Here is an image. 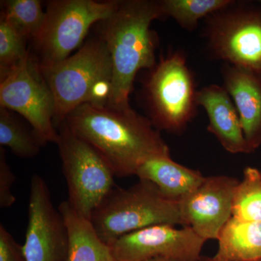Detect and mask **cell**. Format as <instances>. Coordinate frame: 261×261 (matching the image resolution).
<instances>
[{"mask_svg": "<svg viewBox=\"0 0 261 261\" xmlns=\"http://www.w3.org/2000/svg\"><path fill=\"white\" fill-rule=\"evenodd\" d=\"M205 20L213 56L261 73V10L233 1Z\"/></svg>", "mask_w": 261, "mask_h": 261, "instance_id": "9", "label": "cell"}, {"mask_svg": "<svg viewBox=\"0 0 261 261\" xmlns=\"http://www.w3.org/2000/svg\"><path fill=\"white\" fill-rule=\"evenodd\" d=\"M41 69L54 97L55 119L58 123L82 105L107 106L113 66L107 45L100 37L89 39L64 61Z\"/></svg>", "mask_w": 261, "mask_h": 261, "instance_id": "3", "label": "cell"}, {"mask_svg": "<svg viewBox=\"0 0 261 261\" xmlns=\"http://www.w3.org/2000/svg\"><path fill=\"white\" fill-rule=\"evenodd\" d=\"M232 218L243 221H261V171L247 167L233 195Z\"/></svg>", "mask_w": 261, "mask_h": 261, "instance_id": "21", "label": "cell"}, {"mask_svg": "<svg viewBox=\"0 0 261 261\" xmlns=\"http://www.w3.org/2000/svg\"><path fill=\"white\" fill-rule=\"evenodd\" d=\"M233 0H163V16L170 17L187 31L197 28L199 21L231 4Z\"/></svg>", "mask_w": 261, "mask_h": 261, "instance_id": "19", "label": "cell"}, {"mask_svg": "<svg viewBox=\"0 0 261 261\" xmlns=\"http://www.w3.org/2000/svg\"><path fill=\"white\" fill-rule=\"evenodd\" d=\"M68 228L56 210L47 183L39 175L31 179L29 223L23 245L27 261H67Z\"/></svg>", "mask_w": 261, "mask_h": 261, "instance_id": "10", "label": "cell"}, {"mask_svg": "<svg viewBox=\"0 0 261 261\" xmlns=\"http://www.w3.org/2000/svg\"><path fill=\"white\" fill-rule=\"evenodd\" d=\"M90 220L99 238L108 245L123 235L149 226H185L179 202L144 179L128 188L114 187Z\"/></svg>", "mask_w": 261, "mask_h": 261, "instance_id": "4", "label": "cell"}, {"mask_svg": "<svg viewBox=\"0 0 261 261\" xmlns=\"http://www.w3.org/2000/svg\"><path fill=\"white\" fill-rule=\"evenodd\" d=\"M69 237L67 261H117L109 245L101 240L90 219L78 214L68 201L58 206Z\"/></svg>", "mask_w": 261, "mask_h": 261, "instance_id": "16", "label": "cell"}, {"mask_svg": "<svg viewBox=\"0 0 261 261\" xmlns=\"http://www.w3.org/2000/svg\"><path fill=\"white\" fill-rule=\"evenodd\" d=\"M240 180L219 175L207 176L197 189L179 202L185 226L201 238L218 240L232 217L233 195Z\"/></svg>", "mask_w": 261, "mask_h": 261, "instance_id": "12", "label": "cell"}, {"mask_svg": "<svg viewBox=\"0 0 261 261\" xmlns=\"http://www.w3.org/2000/svg\"><path fill=\"white\" fill-rule=\"evenodd\" d=\"M215 261L261 260V221H243L231 217L218 238Z\"/></svg>", "mask_w": 261, "mask_h": 261, "instance_id": "17", "label": "cell"}, {"mask_svg": "<svg viewBox=\"0 0 261 261\" xmlns=\"http://www.w3.org/2000/svg\"><path fill=\"white\" fill-rule=\"evenodd\" d=\"M147 261H183L179 260H176V259L172 258H166V257H159V258H154L152 259V260H149Z\"/></svg>", "mask_w": 261, "mask_h": 261, "instance_id": "25", "label": "cell"}, {"mask_svg": "<svg viewBox=\"0 0 261 261\" xmlns=\"http://www.w3.org/2000/svg\"><path fill=\"white\" fill-rule=\"evenodd\" d=\"M162 17L160 1L126 0L120 1L116 12L101 22L100 37L107 45L113 66L108 107L130 108L136 75L157 64V39L150 25Z\"/></svg>", "mask_w": 261, "mask_h": 261, "instance_id": "2", "label": "cell"}, {"mask_svg": "<svg viewBox=\"0 0 261 261\" xmlns=\"http://www.w3.org/2000/svg\"><path fill=\"white\" fill-rule=\"evenodd\" d=\"M144 85L149 119L154 128L168 133L183 132L197 113L195 77L181 51L162 57Z\"/></svg>", "mask_w": 261, "mask_h": 261, "instance_id": "5", "label": "cell"}, {"mask_svg": "<svg viewBox=\"0 0 261 261\" xmlns=\"http://www.w3.org/2000/svg\"><path fill=\"white\" fill-rule=\"evenodd\" d=\"M135 176L152 182L165 195L178 202L195 191L205 178L200 171L175 162L171 155L147 160L141 165Z\"/></svg>", "mask_w": 261, "mask_h": 261, "instance_id": "15", "label": "cell"}, {"mask_svg": "<svg viewBox=\"0 0 261 261\" xmlns=\"http://www.w3.org/2000/svg\"><path fill=\"white\" fill-rule=\"evenodd\" d=\"M0 261H27L20 245L4 225H0Z\"/></svg>", "mask_w": 261, "mask_h": 261, "instance_id": "24", "label": "cell"}, {"mask_svg": "<svg viewBox=\"0 0 261 261\" xmlns=\"http://www.w3.org/2000/svg\"><path fill=\"white\" fill-rule=\"evenodd\" d=\"M0 145L22 159L35 157L43 146L34 130L27 129L10 110L3 107H0Z\"/></svg>", "mask_w": 261, "mask_h": 261, "instance_id": "18", "label": "cell"}, {"mask_svg": "<svg viewBox=\"0 0 261 261\" xmlns=\"http://www.w3.org/2000/svg\"><path fill=\"white\" fill-rule=\"evenodd\" d=\"M222 75L251 153L261 145V73L226 63Z\"/></svg>", "mask_w": 261, "mask_h": 261, "instance_id": "13", "label": "cell"}, {"mask_svg": "<svg viewBox=\"0 0 261 261\" xmlns=\"http://www.w3.org/2000/svg\"><path fill=\"white\" fill-rule=\"evenodd\" d=\"M15 176L6 159L5 149L0 148V207L8 208L11 207L16 201L13 195V187L14 185Z\"/></svg>", "mask_w": 261, "mask_h": 261, "instance_id": "23", "label": "cell"}, {"mask_svg": "<svg viewBox=\"0 0 261 261\" xmlns=\"http://www.w3.org/2000/svg\"><path fill=\"white\" fill-rule=\"evenodd\" d=\"M196 100L208 117L207 130L227 152L250 153L238 111L224 86H206L197 90Z\"/></svg>", "mask_w": 261, "mask_h": 261, "instance_id": "14", "label": "cell"}, {"mask_svg": "<svg viewBox=\"0 0 261 261\" xmlns=\"http://www.w3.org/2000/svg\"><path fill=\"white\" fill-rule=\"evenodd\" d=\"M63 121L97 149L117 177L136 175L141 165L152 158L171 155L167 144L149 118L130 107L116 109L84 104Z\"/></svg>", "mask_w": 261, "mask_h": 261, "instance_id": "1", "label": "cell"}, {"mask_svg": "<svg viewBox=\"0 0 261 261\" xmlns=\"http://www.w3.org/2000/svg\"><path fill=\"white\" fill-rule=\"evenodd\" d=\"M260 3H261V2H260Z\"/></svg>", "mask_w": 261, "mask_h": 261, "instance_id": "27", "label": "cell"}, {"mask_svg": "<svg viewBox=\"0 0 261 261\" xmlns=\"http://www.w3.org/2000/svg\"><path fill=\"white\" fill-rule=\"evenodd\" d=\"M27 41L0 15V79L4 78L28 54Z\"/></svg>", "mask_w": 261, "mask_h": 261, "instance_id": "22", "label": "cell"}, {"mask_svg": "<svg viewBox=\"0 0 261 261\" xmlns=\"http://www.w3.org/2000/svg\"><path fill=\"white\" fill-rule=\"evenodd\" d=\"M205 242L190 226L163 224L126 233L109 246L117 261H147L159 257L200 261Z\"/></svg>", "mask_w": 261, "mask_h": 261, "instance_id": "11", "label": "cell"}, {"mask_svg": "<svg viewBox=\"0 0 261 261\" xmlns=\"http://www.w3.org/2000/svg\"><path fill=\"white\" fill-rule=\"evenodd\" d=\"M58 143L70 205L90 219L115 187L112 169L92 145L75 135L64 121L60 123Z\"/></svg>", "mask_w": 261, "mask_h": 261, "instance_id": "7", "label": "cell"}, {"mask_svg": "<svg viewBox=\"0 0 261 261\" xmlns=\"http://www.w3.org/2000/svg\"><path fill=\"white\" fill-rule=\"evenodd\" d=\"M1 16L27 40H34L40 32L45 12L39 0H5L1 1Z\"/></svg>", "mask_w": 261, "mask_h": 261, "instance_id": "20", "label": "cell"}, {"mask_svg": "<svg viewBox=\"0 0 261 261\" xmlns=\"http://www.w3.org/2000/svg\"><path fill=\"white\" fill-rule=\"evenodd\" d=\"M0 81V107L23 116L43 145L58 143L54 97L37 56L29 51Z\"/></svg>", "mask_w": 261, "mask_h": 261, "instance_id": "8", "label": "cell"}, {"mask_svg": "<svg viewBox=\"0 0 261 261\" xmlns=\"http://www.w3.org/2000/svg\"><path fill=\"white\" fill-rule=\"evenodd\" d=\"M200 261H215L212 257L207 256H202ZM255 261H261V260H255Z\"/></svg>", "mask_w": 261, "mask_h": 261, "instance_id": "26", "label": "cell"}, {"mask_svg": "<svg viewBox=\"0 0 261 261\" xmlns=\"http://www.w3.org/2000/svg\"><path fill=\"white\" fill-rule=\"evenodd\" d=\"M120 1L53 0L48 2L45 20L34 39L41 68L64 61L80 47L92 25L111 17Z\"/></svg>", "mask_w": 261, "mask_h": 261, "instance_id": "6", "label": "cell"}]
</instances>
